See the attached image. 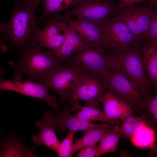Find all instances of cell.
<instances>
[{
    "instance_id": "1",
    "label": "cell",
    "mask_w": 157,
    "mask_h": 157,
    "mask_svg": "<svg viewBox=\"0 0 157 157\" xmlns=\"http://www.w3.org/2000/svg\"><path fill=\"white\" fill-rule=\"evenodd\" d=\"M41 0H16L11 16L0 24L1 44L11 47L19 56L33 46L35 33L41 21L36 13Z\"/></svg>"
},
{
    "instance_id": "2",
    "label": "cell",
    "mask_w": 157,
    "mask_h": 157,
    "mask_svg": "<svg viewBox=\"0 0 157 157\" xmlns=\"http://www.w3.org/2000/svg\"><path fill=\"white\" fill-rule=\"evenodd\" d=\"M37 45L19 56L17 62L8 64L14 71L32 81L44 83L49 74L60 63L51 50H44Z\"/></svg>"
},
{
    "instance_id": "3",
    "label": "cell",
    "mask_w": 157,
    "mask_h": 157,
    "mask_svg": "<svg viewBox=\"0 0 157 157\" xmlns=\"http://www.w3.org/2000/svg\"><path fill=\"white\" fill-rule=\"evenodd\" d=\"M108 53L110 58V69L127 78L145 99L152 95V85L145 72L139 47L122 53Z\"/></svg>"
},
{
    "instance_id": "4",
    "label": "cell",
    "mask_w": 157,
    "mask_h": 157,
    "mask_svg": "<svg viewBox=\"0 0 157 157\" xmlns=\"http://www.w3.org/2000/svg\"><path fill=\"white\" fill-rule=\"evenodd\" d=\"M83 73L101 76L110 69L108 54L102 47L88 41L65 62Z\"/></svg>"
},
{
    "instance_id": "5",
    "label": "cell",
    "mask_w": 157,
    "mask_h": 157,
    "mask_svg": "<svg viewBox=\"0 0 157 157\" xmlns=\"http://www.w3.org/2000/svg\"><path fill=\"white\" fill-rule=\"evenodd\" d=\"M43 28H38L35 33L33 46L49 48L54 52L63 44L68 26L65 13L49 15L41 21Z\"/></svg>"
},
{
    "instance_id": "6",
    "label": "cell",
    "mask_w": 157,
    "mask_h": 157,
    "mask_svg": "<svg viewBox=\"0 0 157 157\" xmlns=\"http://www.w3.org/2000/svg\"><path fill=\"white\" fill-rule=\"evenodd\" d=\"M101 76L107 90L126 102L138 113H143L145 111V99L127 78L110 69Z\"/></svg>"
},
{
    "instance_id": "7",
    "label": "cell",
    "mask_w": 157,
    "mask_h": 157,
    "mask_svg": "<svg viewBox=\"0 0 157 157\" xmlns=\"http://www.w3.org/2000/svg\"><path fill=\"white\" fill-rule=\"evenodd\" d=\"M155 11L150 6H132L119 8L110 18L125 24L141 42L145 39Z\"/></svg>"
},
{
    "instance_id": "8",
    "label": "cell",
    "mask_w": 157,
    "mask_h": 157,
    "mask_svg": "<svg viewBox=\"0 0 157 157\" xmlns=\"http://www.w3.org/2000/svg\"><path fill=\"white\" fill-rule=\"evenodd\" d=\"M101 27L106 51L122 53L138 47L140 43L121 22L110 18Z\"/></svg>"
},
{
    "instance_id": "9",
    "label": "cell",
    "mask_w": 157,
    "mask_h": 157,
    "mask_svg": "<svg viewBox=\"0 0 157 157\" xmlns=\"http://www.w3.org/2000/svg\"><path fill=\"white\" fill-rule=\"evenodd\" d=\"M83 73L60 63L48 75L44 83L58 95L59 105L65 104L74 92Z\"/></svg>"
},
{
    "instance_id": "10",
    "label": "cell",
    "mask_w": 157,
    "mask_h": 157,
    "mask_svg": "<svg viewBox=\"0 0 157 157\" xmlns=\"http://www.w3.org/2000/svg\"><path fill=\"white\" fill-rule=\"evenodd\" d=\"M107 90L101 76L83 73L76 89L68 99L69 107L72 109L80 100L85 101L84 105L97 107Z\"/></svg>"
},
{
    "instance_id": "11",
    "label": "cell",
    "mask_w": 157,
    "mask_h": 157,
    "mask_svg": "<svg viewBox=\"0 0 157 157\" xmlns=\"http://www.w3.org/2000/svg\"><path fill=\"white\" fill-rule=\"evenodd\" d=\"M24 76L15 72L14 78L10 80L1 78L0 81V91H12L25 95L44 100L49 107L58 108L59 105L54 96L50 95L49 88L44 83L35 82L27 79L23 80Z\"/></svg>"
},
{
    "instance_id": "12",
    "label": "cell",
    "mask_w": 157,
    "mask_h": 157,
    "mask_svg": "<svg viewBox=\"0 0 157 157\" xmlns=\"http://www.w3.org/2000/svg\"><path fill=\"white\" fill-rule=\"evenodd\" d=\"M119 8L115 0H78L76 6L66 13L71 17L88 19L101 25Z\"/></svg>"
},
{
    "instance_id": "13",
    "label": "cell",
    "mask_w": 157,
    "mask_h": 157,
    "mask_svg": "<svg viewBox=\"0 0 157 157\" xmlns=\"http://www.w3.org/2000/svg\"><path fill=\"white\" fill-rule=\"evenodd\" d=\"M70 112L68 106L55 113L45 112L43 113L42 117L49 125L58 131H64L67 130L69 131L84 132L101 125L80 120Z\"/></svg>"
},
{
    "instance_id": "14",
    "label": "cell",
    "mask_w": 157,
    "mask_h": 157,
    "mask_svg": "<svg viewBox=\"0 0 157 157\" xmlns=\"http://www.w3.org/2000/svg\"><path fill=\"white\" fill-rule=\"evenodd\" d=\"M66 14L68 24L74 28L81 37L86 41L105 49L100 24L85 18H76L73 19L66 13Z\"/></svg>"
},
{
    "instance_id": "15",
    "label": "cell",
    "mask_w": 157,
    "mask_h": 157,
    "mask_svg": "<svg viewBox=\"0 0 157 157\" xmlns=\"http://www.w3.org/2000/svg\"><path fill=\"white\" fill-rule=\"evenodd\" d=\"M99 102L103 105L104 114L110 119L121 121L133 115L134 110L129 105L108 90L101 97Z\"/></svg>"
},
{
    "instance_id": "16",
    "label": "cell",
    "mask_w": 157,
    "mask_h": 157,
    "mask_svg": "<svg viewBox=\"0 0 157 157\" xmlns=\"http://www.w3.org/2000/svg\"><path fill=\"white\" fill-rule=\"evenodd\" d=\"M87 41L68 24L65 40L61 47L53 52L54 54L59 63L64 62L77 52Z\"/></svg>"
},
{
    "instance_id": "17",
    "label": "cell",
    "mask_w": 157,
    "mask_h": 157,
    "mask_svg": "<svg viewBox=\"0 0 157 157\" xmlns=\"http://www.w3.org/2000/svg\"><path fill=\"white\" fill-rule=\"evenodd\" d=\"M140 49L146 74L155 88L157 87V42L148 40Z\"/></svg>"
},
{
    "instance_id": "18",
    "label": "cell",
    "mask_w": 157,
    "mask_h": 157,
    "mask_svg": "<svg viewBox=\"0 0 157 157\" xmlns=\"http://www.w3.org/2000/svg\"><path fill=\"white\" fill-rule=\"evenodd\" d=\"M0 147V157H35L38 155L34 154L35 146H26L15 137L4 139Z\"/></svg>"
},
{
    "instance_id": "19",
    "label": "cell",
    "mask_w": 157,
    "mask_h": 157,
    "mask_svg": "<svg viewBox=\"0 0 157 157\" xmlns=\"http://www.w3.org/2000/svg\"><path fill=\"white\" fill-rule=\"evenodd\" d=\"M35 124L39 127V131L37 134L31 136V140L36 145L45 146L57 153L60 142L55 133V129L43 119L37 121Z\"/></svg>"
},
{
    "instance_id": "20",
    "label": "cell",
    "mask_w": 157,
    "mask_h": 157,
    "mask_svg": "<svg viewBox=\"0 0 157 157\" xmlns=\"http://www.w3.org/2000/svg\"><path fill=\"white\" fill-rule=\"evenodd\" d=\"M74 110H77L75 114L76 117L81 121L92 122L94 121L101 122L110 123L114 125L120 124L119 120H111L107 118L103 111L94 106L91 105H81L79 103L74 107Z\"/></svg>"
},
{
    "instance_id": "21",
    "label": "cell",
    "mask_w": 157,
    "mask_h": 157,
    "mask_svg": "<svg viewBox=\"0 0 157 157\" xmlns=\"http://www.w3.org/2000/svg\"><path fill=\"white\" fill-rule=\"evenodd\" d=\"M114 126L106 124H101L99 126L84 131L83 136L74 144V154L86 147L97 144L105 133Z\"/></svg>"
},
{
    "instance_id": "22",
    "label": "cell",
    "mask_w": 157,
    "mask_h": 157,
    "mask_svg": "<svg viewBox=\"0 0 157 157\" xmlns=\"http://www.w3.org/2000/svg\"><path fill=\"white\" fill-rule=\"evenodd\" d=\"M151 121L145 124L137 131L130 138L132 144L139 148L150 147L155 142H157V132L151 124Z\"/></svg>"
},
{
    "instance_id": "23",
    "label": "cell",
    "mask_w": 157,
    "mask_h": 157,
    "mask_svg": "<svg viewBox=\"0 0 157 157\" xmlns=\"http://www.w3.org/2000/svg\"><path fill=\"white\" fill-rule=\"evenodd\" d=\"M122 135L119 125H115L104 135L97 145L96 157L116 151L118 144Z\"/></svg>"
},
{
    "instance_id": "24",
    "label": "cell",
    "mask_w": 157,
    "mask_h": 157,
    "mask_svg": "<svg viewBox=\"0 0 157 157\" xmlns=\"http://www.w3.org/2000/svg\"><path fill=\"white\" fill-rule=\"evenodd\" d=\"M78 0H41L42 5L40 9L43 11V14L39 18L41 21L48 15L66 10L76 6Z\"/></svg>"
},
{
    "instance_id": "25",
    "label": "cell",
    "mask_w": 157,
    "mask_h": 157,
    "mask_svg": "<svg viewBox=\"0 0 157 157\" xmlns=\"http://www.w3.org/2000/svg\"><path fill=\"white\" fill-rule=\"evenodd\" d=\"M142 116L138 117L132 115L121 120L119 125L123 138H130L137 131L145 124L147 121Z\"/></svg>"
},
{
    "instance_id": "26",
    "label": "cell",
    "mask_w": 157,
    "mask_h": 157,
    "mask_svg": "<svg viewBox=\"0 0 157 157\" xmlns=\"http://www.w3.org/2000/svg\"><path fill=\"white\" fill-rule=\"evenodd\" d=\"M76 131H69L63 140L60 142L57 153L58 157H71L73 151L74 137Z\"/></svg>"
},
{
    "instance_id": "27",
    "label": "cell",
    "mask_w": 157,
    "mask_h": 157,
    "mask_svg": "<svg viewBox=\"0 0 157 157\" xmlns=\"http://www.w3.org/2000/svg\"><path fill=\"white\" fill-rule=\"evenodd\" d=\"M155 89V94L145 99L144 107L153 122L157 124V87Z\"/></svg>"
},
{
    "instance_id": "28",
    "label": "cell",
    "mask_w": 157,
    "mask_h": 157,
    "mask_svg": "<svg viewBox=\"0 0 157 157\" xmlns=\"http://www.w3.org/2000/svg\"><path fill=\"white\" fill-rule=\"evenodd\" d=\"M145 39L157 42V11H155Z\"/></svg>"
},
{
    "instance_id": "29",
    "label": "cell",
    "mask_w": 157,
    "mask_h": 157,
    "mask_svg": "<svg viewBox=\"0 0 157 157\" xmlns=\"http://www.w3.org/2000/svg\"><path fill=\"white\" fill-rule=\"evenodd\" d=\"M97 145H94L85 147L78 151L77 157H93L96 156Z\"/></svg>"
},
{
    "instance_id": "30",
    "label": "cell",
    "mask_w": 157,
    "mask_h": 157,
    "mask_svg": "<svg viewBox=\"0 0 157 157\" xmlns=\"http://www.w3.org/2000/svg\"><path fill=\"white\" fill-rule=\"evenodd\" d=\"M146 0H118V6L121 9L127 6H133Z\"/></svg>"
},
{
    "instance_id": "31",
    "label": "cell",
    "mask_w": 157,
    "mask_h": 157,
    "mask_svg": "<svg viewBox=\"0 0 157 157\" xmlns=\"http://www.w3.org/2000/svg\"><path fill=\"white\" fill-rule=\"evenodd\" d=\"M151 154L157 157V142H155L149 148Z\"/></svg>"
},
{
    "instance_id": "32",
    "label": "cell",
    "mask_w": 157,
    "mask_h": 157,
    "mask_svg": "<svg viewBox=\"0 0 157 157\" xmlns=\"http://www.w3.org/2000/svg\"><path fill=\"white\" fill-rule=\"evenodd\" d=\"M157 0H149V5H151L154 4Z\"/></svg>"
},
{
    "instance_id": "33",
    "label": "cell",
    "mask_w": 157,
    "mask_h": 157,
    "mask_svg": "<svg viewBox=\"0 0 157 157\" xmlns=\"http://www.w3.org/2000/svg\"><path fill=\"white\" fill-rule=\"evenodd\" d=\"M154 4L155 5V6L157 7V0L155 2Z\"/></svg>"
}]
</instances>
